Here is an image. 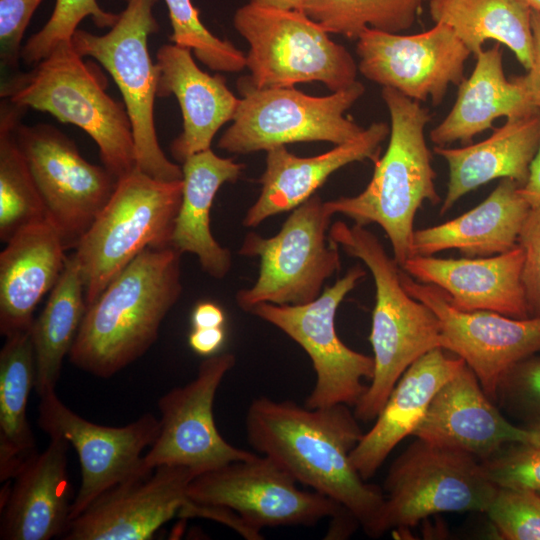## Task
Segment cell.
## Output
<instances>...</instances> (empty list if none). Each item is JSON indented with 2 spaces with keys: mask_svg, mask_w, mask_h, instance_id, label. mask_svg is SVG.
<instances>
[{
  "mask_svg": "<svg viewBox=\"0 0 540 540\" xmlns=\"http://www.w3.org/2000/svg\"><path fill=\"white\" fill-rule=\"evenodd\" d=\"M348 405L308 408L261 396L247 410L249 444L298 483L349 512L371 536L384 492L366 483L350 460L363 432Z\"/></svg>",
  "mask_w": 540,
  "mask_h": 540,
  "instance_id": "6da1fadb",
  "label": "cell"
},
{
  "mask_svg": "<svg viewBox=\"0 0 540 540\" xmlns=\"http://www.w3.org/2000/svg\"><path fill=\"white\" fill-rule=\"evenodd\" d=\"M181 255L169 245L135 257L87 306L70 362L109 378L144 355L181 296Z\"/></svg>",
  "mask_w": 540,
  "mask_h": 540,
  "instance_id": "7a4b0ae2",
  "label": "cell"
},
{
  "mask_svg": "<svg viewBox=\"0 0 540 540\" xmlns=\"http://www.w3.org/2000/svg\"><path fill=\"white\" fill-rule=\"evenodd\" d=\"M390 114V138L365 189L355 196L326 201L329 211L342 214L354 223L379 225L386 233L393 257L401 267L411 257L414 219L428 201H440L435 187L436 172L425 139L431 115L420 102L395 89L381 91Z\"/></svg>",
  "mask_w": 540,
  "mask_h": 540,
  "instance_id": "3957f363",
  "label": "cell"
},
{
  "mask_svg": "<svg viewBox=\"0 0 540 540\" xmlns=\"http://www.w3.org/2000/svg\"><path fill=\"white\" fill-rule=\"evenodd\" d=\"M329 237L367 266L375 284L369 335L374 373L353 411L359 421L370 422L403 373L422 355L440 347V322L426 304L407 293L400 280L401 267L365 226L336 221Z\"/></svg>",
  "mask_w": 540,
  "mask_h": 540,
  "instance_id": "277c9868",
  "label": "cell"
},
{
  "mask_svg": "<svg viewBox=\"0 0 540 540\" xmlns=\"http://www.w3.org/2000/svg\"><path fill=\"white\" fill-rule=\"evenodd\" d=\"M83 58L72 41L61 43L30 71L4 81L0 96L81 128L97 144L103 166L119 179L137 168L131 121L124 103L106 93L101 69Z\"/></svg>",
  "mask_w": 540,
  "mask_h": 540,
  "instance_id": "5b68a950",
  "label": "cell"
},
{
  "mask_svg": "<svg viewBox=\"0 0 540 540\" xmlns=\"http://www.w3.org/2000/svg\"><path fill=\"white\" fill-rule=\"evenodd\" d=\"M182 189L183 179L161 181L138 168L118 179L74 253L87 306L143 250L171 245Z\"/></svg>",
  "mask_w": 540,
  "mask_h": 540,
  "instance_id": "8992f818",
  "label": "cell"
},
{
  "mask_svg": "<svg viewBox=\"0 0 540 540\" xmlns=\"http://www.w3.org/2000/svg\"><path fill=\"white\" fill-rule=\"evenodd\" d=\"M233 23L249 44L247 77L258 88L318 81L335 92L357 81L349 51L305 12L248 3L236 10Z\"/></svg>",
  "mask_w": 540,
  "mask_h": 540,
  "instance_id": "52a82bcc",
  "label": "cell"
},
{
  "mask_svg": "<svg viewBox=\"0 0 540 540\" xmlns=\"http://www.w3.org/2000/svg\"><path fill=\"white\" fill-rule=\"evenodd\" d=\"M116 23L103 35L77 29L72 46L82 57L97 60L111 75L128 112L135 143L137 168L161 181L183 179L182 167L162 151L155 128L158 67L153 63L148 40L158 32L153 15L158 0H125Z\"/></svg>",
  "mask_w": 540,
  "mask_h": 540,
  "instance_id": "ba28073f",
  "label": "cell"
},
{
  "mask_svg": "<svg viewBox=\"0 0 540 540\" xmlns=\"http://www.w3.org/2000/svg\"><path fill=\"white\" fill-rule=\"evenodd\" d=\"M333 214L319 195L292 210L279 232H248L239 255L259 258L255 283L236 293L245 312L261 303L302 305L320 296L325 281L341 266L339 246L330 239Z\"/></svg>",
  "mask_w": 540,
  "mask_h": 540,
  "instance_id": "9c48e42d",
  "label": "cell"
},
{
  "mask_svg": "<svg viewBox=\"0 0 540 540\" xmlns=\"http://www.w3.org/2000/svg\"><path fill=\"white\" fill-rule=\"evenodd\" d=\"M498 486L467 453L417 439L392 463L371 537L446 512H485Z\"/></svg>",
  "mask_w": 540,
  "mask_h": 540,
  "instance_id": "30bf717a",
  "label": "cell"
},
{
  "mask_svg": "<svg viewBox=\"0 0 540 540\" xmlns=\"http://www.w3.org/2000/svg\"><path fill=\"white\" fill-rule=\"evenodd\" d=\"M242 96L231 126L218 141L229 153L267 151L296 142L335 145L357 139L364 129L345 117L363 95L359 81L327 96H311L294 87L258 88L247 76L237 83Z\"/></svg>",
  "mask_w": 540,
  "mask_h": 540,
  "instance_id": "8fae6325",
  "label": "cell"
},
{
  "mask_svg": "<svg viewBox=\"0 0 540 540\" xmlns=\"http://www.w3.org/2000/svg\"><path fill=\"white\" fill-rule=\"evenodd\" d=\"M365 275V269L358 264L333 285L326 286L312 302L302 305L261 303L249 312L280 329L310 357L316 381L305 400L308 408L354 406L367 388L363 380L373 377V357L346 346L335 328L339 305Z\"/></svg>",
  "mask_w": 540,
  "mask_h": 540,
  "instance_id": "7c38bea8",
  "label": "cell"
},
{
  "mask_svg": "<svg viewBox=\"0 0 540 540\" xmlns=\"http://www.w3.org/2000/svg\"><path fill=\"white\" fill-rule=\"evenodd\" d=\"M16 138L42 199L47 219L65 250L76 249L110 200L118 179L88 162L56 127L21 122Z\"/></svg>",
  "mask_w": 540,
  "mask_h": 540,
  "instance_id": "4fadbf2b",
  "label": "cell"
},
{
  "mask_svg": "<svg viewBox=\"0 0 540 540\" xmlns=\"http://www.w3.org/2000/svg\"><path fill=\"white\" fill-rule=\"evenodd\" d=\"M187 497L195 503L228 507L259 532L265 527L312 526L347 512L316 491L300 489L284 469L257 454L197 475Z\"/></svg>",
  "mask_w": 540,
  "mask_h": 540,
  "instance_id": "5bb4252c",
  "label": "cell"
},
{
  "mask_svg": "<svg viewBox=\"0 0 540 540\" xmlns=\"http://www.w3.org/2000/svg\"><path fill=\"white\" fill-rule=\"evenodd\" d=\"M38 426L49 437L65 439L77 452L81 484L70 522L107 490L152 472L143 451L157 438L160 422L147 413L122 427L90 422L68 408L52 390L40 397Z\"/></svg>",
  "mask_w": 540,
  "mask_h": 540,
  "instance_id": "9a60e30c",
  "label": "cell"
},
{
  "mask_svg": "<svg viewBox=\"0 0 540 540\" xmlns=\"http://www.w3.org/2000/svg\"><path fill=\"white\" fill-rule=\"evenodd\" d=\"M409 295L426 304L440 322V347L464 360L491 400L502 377L540 351V317L511 318L488 310L456 308L441 288L414 280L402 268Z\"/></svg>",
  "mask_w": 540,
  "mask_h": 540,
  "instance_id": "2e32d148",
  "label": "cell"
},
{
  "mask_svg": "<svg viewBox=\"0 0 540 540\" xmlns=\"http://www.w3.org/2000/svg\"><path fill=\"white\" fill-rule=\"evenodd\" d=\"M235 363L232 353L208 356L192 381L173 388L159 399L160 427L156 440L144 455L147 470L177 465L199 475L255 455L228 443L214 421L215 395Z\"/></svg>",
  "mask_w": 540,
  "mask_h": 540,
  "instance_id": "e0dca14e",
  "label": "cell"
},
{
  "mask_svg": "<svg viewBox=\"0 0 540 540\" xmlns=\"http://www.w3.org/2000/svg\"><path fill=\"white\" fill-rule=\"evenodd\" d=\"M358 71L368 80L401 94L439 105L450 85L464 79L471 52L451 27L401 35L366 28L357 38Z\"/></svg>",
  "mask_w": 540,
  "mask_h": 540,
  "instance_id": "ac0fdd59",
  "label": "cell"
},
{
  "mask_svg": "<svg viewBox=\"0 0 540 540\" xmlns=\"http://www.w3.org/2000/svg\"><path fill=\"white\" fill-rule=\"evenodd\" d=\"M198 474L185 466L162 465L145 477L121 483L97 497L75 517L66 540H147L177 516Z\"/></svg>",
  "mask_w": 540,
  "mask_h": 540,
  "instance_id": "d6986e66",
  "label": "cell"
},
{
  "mask_svg": "<svg viewBox=\"0 0 540 540\" xmlns=\"http://www.w3.org/2000/svg\"><path fill=\"white\" fill-rule=\"evenodd\" d=\"M412 436L480 461L510 443H525L524 427L510 423L466 365L437 391Z\"/></svg>",
  "mask_w": 540,
  "mask_h": 540,
  "instance_id": "ffe728a7",
  "label": "cell"
},
{
  "mask_svg": "<svg viewBox=\"0 0 540 540\" xmlns=\"http://www.w3.org/2000/svg\"><path fill=\"white\" fill-rule=\"evenodd\" d=\"M523 263L524 252L518 244L489 257L412 256L401 268L415 280L441 288L460 310H488L525 319L530 316L522 283Z\"/></svg>",
  "mask_w": 540,
  "mask_h": 540,
  "instance_id": "44dd1931",
  "label": "cell"
},
{
  "mask_svg": "<svg viewBox=\"0 0 540 540\" xmlns=\"http://www.w3.org/2000/svg\"><path fill=\"white\" fill-rule=\"evenodd\" d=\"M389 134L387 123L375 122L357 139L316 156L299 157L285 146L267 150L266 167L259 179L261 191L245 213L243 225L257 227L269 217L295 209L314 195L330 175L350 163H375L381 143Z\"/></svg>",
  "mask_w": 540,
  "mask_h": 540,
  "instance_id": "7402d4cb",
  "label": "cell"
},
{
  "mask_svg": "<svg viewBox=\"0 0 540 540\" xmlns=\"http://www.w3.org/2000/svg\"><path fill=\"white\" fill-rule=\"evenodd\" d=\"M157 97L174 95L179 103L183 130L170 151L183 163L189 156L211 149L218 130L232 121L239 99L229 90L224 76L202 71L191 50L171 43L157 51Z\"/></svg>",
  "mask_w": 540,
  "mask_h": 540,
  "instance_id": "603a6c76",
  "label": "cell"
},
{
  "mask_svg": "<svg viewBox=\"0 0 540 540\" xmlns=\"http://www.w3.org/2000/svg\"><path fill=\"white\" fill-rule=\"evenodd\" d=\"M69 445L61 437H51L47 448L14 478L1 506V539L49 540L65 534L73 503L67 472Z\"/></svg>",
  "mask_w": 540,
  "mask_h": 540,
  "instance_id": "cb8c5ba5",
  "label": "cell"
},
{
  "mask_svg": "<svg viewBox=\"0 0 540 540\" xmlns=\"http://www.w3.org/2000/svg\"><path fill=\"white\" fill-rule=\"evenodd\" d=\"M465 364L438 347L418 358L400 377L372 428L350 453L353 467L364 479L374 476L391 451L412 435L437 391Z\"/></svg>",
  "mask_w": 540,
  "mask_h": 540,
  "instance_id": "d4e9b609",
  "label": "cell"
},
{
  "mask_svg": "<svg viewBox=\"0 0 540 540\" xmlns=\"http://www.w3.org/2000/svg\"><path fill=\"white\" fill-rule=\"evenodd\" d=\"M62 240L48 219L27 225L0 253V332L4 337L31 328L34 310L65 267Z\"/></svg>",
  "mask_w": 540,
  "mask_h": 540,
  "instance_id": "484cf974",
  "label": "cell"
},
{
  "mask_svg": "<svg viewBox=\"0 0 540 540\" xmlns=\"http://www.w3.org/2000/svg\"><path fill=\"white\" fill-rule=\"evenodd\" d=\"M470 77L458 86L456 101L429 137L436 146L456 141L471 144L478 134L493 128L501 117L514 119L540 111L533 103L524 75L507 79L499 44L480 51Z\"/></svg>",
  "mask_w": 540,
  "mask_h": 540,
  "instance_id": "4316f807",
  "label": "cell"
},
{
  "mask_svg": "<svg viewBox=\"0 0 540 540\" xmlns=\"http://www.w3.org/2000/svg\"><path fill=\"white\" fill-rule=\"evenodd\" d=\"M519 184L505 178L473 209L445 223L415 230L412 256H433L456 249L465 257H489L508 252L518 245L531 207L519 191Z\"/></svg>",
  "mask_w": 540,
  "mask_h": 540,
  "instance_id": "83f0119b",
  "label": "cell"
},
{
  "mask_svg": "<svg viewBox=\"0 0 540 540\" xmlns=\"http://www.w3.org/2000/svg\"><path fill=\"white\" fill-rule=\"evenodd\" d=\"M540 143V111L507 119L485 140L461 148L435 146L448 164L447 191L439 213L444 215L467 193L495 179L509 178L522 187Z\"/></svg>",
  "mask_w": 540,
  "mask_h": 540,
  "instance_id": "f1b7e54d",
  "label": "cell"
},
{
  "mask_svg": "<svg viewBox=\"0 0 540 540\" xmlns=\"http://www.w3.org/2000/svg\"><path fill=\"white\" fill-rule=\"evenodd\" d=\"M243 169L244 164L222 158L211 149L193 154L182 163V198L171 245L181 254L196 255L202 270L215 279L229 273L232 255L211 233L210 210L220 187L236 182Z\"/></svg>",
  "mask_w": 540,
  "mask_h": 540,
  "instance_id": "f546056e",
  "label": "cell"
},
{
  "mask_svg": "<svg viewBox=\"0 0 540 540\" xmlns=\"http://www.w3.org/2000/svg\"><path fill=\"white\" fill-rule=\"evenodd\" d=\"M35 385L31 328L5 337L0 351V481L15 478L36 455L27 419V403Z\"/></svg>",
  "mask_w": 540,
  "mask_h": 540,
  "instance_id": "4dcf8cb0",
  "label": "cell"
},
{
  "mask_svg": "<svg viewBox=\"0 0 540 540\" xmlns=\"http://www.w3.org/2000/svg\"><path fill=\"white\" fill-rule=\"evenodd\" d=\"M431 19L453 29L473 55L486 40L507 46L528 70L532 63V9L519 0H428Z\"/></svg>",
  "mask_w": 540,
  "mask_h": 540,
  "instance_id": "1f68e13d",
  "label": "cell"
},
{
  "mask_svg": "<svg viewBox=\"0 0 540 540\" xmlns=\"http://www.w3.org/2000/svg\"><path fill=\"white\" fill-rule=\"evenodd\" d=\"M86 309L80 268L72 254L67 257L44 309L31 326L35 356L34 389L40 397L55 390L63 360L69 355Z\"/></svg>",
  "mask_w": 540,
  "mask_h": 540,
  "instance_id": "d6a6232c",
  "label": "cell"
},
{
  "mask_svg": "<svg viewBox=\"0 0 540 540\" xmlns=\"http://www.w3.org/2000/svg\"><path fill=\"white\" fill-rule=\"evenodd\" d=\"M25 111L1 99L0 240L5 243L23 227L47 219L42 199L16 138V129Z\"/></svg>",
  "mask_w": 540,
  "mask_h": 540,
  "instance_id": "836d02e7",
  "label": "cell"
},
{
  "mask_svg": "<svg viewBox=\"0 0 540 540\" xmlns=\"http://www.w3.org/2000/svg\"><path fill=\"white\" fill-rule=\"evenodd\" d=\"M423 0H308L304 12L329 34L357 39L366 29L389 33L409 29Z\"/></svg>",
  "mask_w": 540,
  "mask_h": 540,
  "instance_id": "e575fe53",
  "label": "cell"
},
{
  "mask_svg": "<svg viewBox=\"0 0 540 540\" xmlns=\"http://www.w3.org/2000/svg\"><path fill=\"white\" fill-rule=\"evenodd\" d=\"M172 27V43L194 52L208 68L238 72L246 67V55L230 41L212 34L201 22L199 10L191 0H164Z\"/></svg>",
  "mask_w": 540,
  "mask_h": 540,
  "instance_id": "d590c367",
  "label": "cell"
},
{
  "mask_svg": "<svg viewBox=\"0 0 540 540\" xmlns=\"http://www.w3.org/2000/svg\"><path fill=\"white\" fill-rule=\"evenodd\" d=\"M118 16L100 8L97 0H56L49 20L22 47L21 59L26 64H36L61 43L71 42L85 17H91L97 27L111 28Z\"/></svg>",
  "mask_w": 540,
  "mask_h": 540,
  "instance_id": "8d00e7d4",
  "label": "cell"
},
{
  "mask_svg": "<svg viewBox=\"0 0 540 540\" xmlns=\"http://www.w3.org/2000/svg\"><path fill=\"white\" fill-rule=\"evenodd\" d=\"M486 513L502 538L540 540L539 492L498 487Z\"/></svg>",
  "mask_w": 540,
  "mask_h": 540,
  "instance_id": "74e56055",
  "label": "cell"
},
{
  "mask_svg": "<svg viewBox=\"0 0 540 540\" xmlns=\"http://www.w3.org/2000/svg\"><path fill=\"white\" fill-rule=\"evenodd\" d=\"M481 463L498 487L540 492V446L510 443Z\"/></svg>",
  "mask_w": 540,
  "mask_h": 540,
  "instance_id": "f35d334b",
  "label": "cell"
},
{
  "mask_svg": "<svg viewBox=\"0 0 540 540\" xmlns=\"http://www.w3.org/2000/svg\"><path fill=\"white\" fill-rule=\"evenodd\" d=\"M497 399L505 408L529 422L540 420V357H528L501 379Z\"/></svg>",
  "mask_w": 540,
  "mask_h": 540,
  "instance_id": "ab89813d",
  "label": "cell"
},
{
  "mask_svg": "<svg viewBox=\"0 0 540 540\" xmlns=\"http://www.w3.org/2000/svg\"><path fill=\"white\" fill-rule=\"evenodd\" d=\"M42 0H0V60L15 70L21 59L22 38Z\"/></svg>",
  "mask_w": 540,
  "mask_h": 540,
  "instance_id": "60d3db41",
  "label": "cell"
},
{
  "mask_svg": "<svg viewBox=\"0 0 540 540\" xmlns=\"http://www.w3.org/2000/svg\"><path fill=\"white\" fill-rule=\"evenodd\" d=\"M518 244L524 252L522 283L530 317H540V207L531 211Z\"/></svg>",
  "mask_w": 540,
  "mask_h": 540,
  "instance_id": "b9f144b4",
  "label": "cell"
},
{
  "mask_svg": "<svg viewBox=\"0 0 540 540\" xmlns=\"http://www.w3.org/2000/svg\"><path fill=\"white\" fill-rule=\"evenodd\" d=\"M177 517L182 519L199 517L217 521L235 530L245 539H263L261 532L250 527L239 514L225 506L200 504L187 499Z\"/></svg>",
  "mask_w": 540,
  "mask_h": 540,
  "instance_id": "7bdbcfd3",
  "label": "cell"
},
{
  "mask_svg": "<svg viewBox=\"0 0 540 540\" xmlns=\"http://www.w3.org/2000/svg\"><path fill=\"white\" fill-rule=\"evenodd\" d=\"M533 49L531 67L524 74L532 101L540 110V12L532 10Z\"/></svg>",
  "mask_w": 540,
  "mask_h": 540,
  "instance_id": "ee69618b",
  "label": "cell"
},
{
  "mask_svg": "<svg viewBox=\"0 0 540 540\" xmlns=\"http://www.w3.org/2000/svg\"><path fill=\"white\" fill-rule=\"evenodd\" d=\"M225 339L224 327L193 328L188 343L193 351L202 356H211L220 349Z\"/></svg>",
  "mask_w": 540,
  "mask_h": 540,
  "instance_id": "f6af8a7d",
  "label": "cell"
},
{
  "mask_svg": "<svg viewBox=\"0 0 540 540\" xmlns=\"http://www.w3.org/2000/svg\"><path fill=\"white\" fill-rule=\"evenodd\" d=\"M191 321L193 328L223 327L225 314L223 309L216 303L203 301L195 306Z\"/></svg>",
  "mask_w": 540,
  "mask_h": 540,
  "instance_id": "bcb514c9",
  "label": "cell"
},
{
  "mask_svg": "<svg viewBox=\"0 0 540 540\" xmlns=\"http://www.w3.org/2000/svg\"><path fill=\"white\" fill-rule=\"evenodd\" d=\"M519 191L531 208L540 207V143L530 164L527 181Z\"/></svg>",
  "mask_w": 540,
  "mask_h": 540,
  "instance_id": "7dc6e473",
  "label": "cell"
},
{
  "mask_svg": "<svg viewBox=\"0 0 540 540\" xmlns=\"http://www.w3.org/2000/svg\"><path fill=\"white\" fill-rule=\"evenodd\" d=\"M308 0H249V3L281 10L304 12Z\"/></svg>",
  "mask_w": 540,
  "mask_h": 540,
  "instance_id": "c3c4849f",
  "label": "cell"
},
{
  "mask_svg": "<svg viewBox=\"0 0 540 540\" xmlns=\"http://www.w3.org/2000/svg\"><path fill=\"white\" fill-rule=\"evenodd\" d=\"M526 430L525 443L540 446V420L529 422Z\"/></svg>",
  "mask_w": 540,
  "mask_h": 540,
  "instance_id": "681fc988",
  "label": "cell"
},
{
  "mask_svg": "<svg viewBox=\"0 0 540 540\" xmlns=\"http://www.w3.org/2000/svg\"><path fill=\"white\" fill-rule=\"evenodd\" d=\"M530 7L532 10L540 12V0H519Z\"/></svg>",
  "mask_w": 540,
  "mask_h": 540,
  "instance_id": "f907efd6",
  "label": "cell"
},
{
  "mask_svg": "<svg viewBox=\"0 0 540 540\" xmlns=\"http://www.w3.org/2000/svg\"><path fill=\"white\" fill-rule=\"evenodd\" d=\"M540 493V492H539Z\"/></svg>",
  "mask_w": 540,
  "mask_h": 540,
  "instance_id": "816d5d0a",
  "label": "cell"
}]
</instances>
